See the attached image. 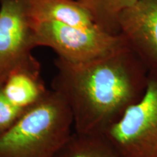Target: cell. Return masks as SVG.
<instances>
[{
	"label": "cell",
	"instance_id": "5",
	"mask_svg": "<svg viewBox=\"0 0 157 157\" xmlns=\"http://www.w3.org/2000/svg\"><path fill=\"white\" fill-rule=\"evenodd\" d=\"M33 31L22 0H0V84L34 58Z\"/></svg>",
	"mask_w": 157,
	"mask_h": 157
},
{
	"label": "cell",
	"instance_id": "2",
	"mask_svg": "<svg viewBox=\"0 0 157 157\" xmlns=\"http://www.w3.org/2000/svg\"><path fill=\"white\" fill-rule=\"evenodd\" d=\"M73 117L63 97H44L0 134V157H56L73 134Z\"/></svg>",
	"mask_w": 157,
	"mask_h": 157
},
{
	"label": "cell",
	"instance_id": "11",
	"mask_svg": "<svg viewBox=\"0 0 157 157\" xmlns=\"http://www.w3.org/2000/svg\"><path fill=\"white\" fill-rule=\"evenodd\" d=\"M25 111L15 106L7 99L0 84V134L7 130Z\"/></svg>",
	"mask_w": 157,
	"mask_h": 157
},
{
	"label": "cell",
	"instance_id": "6",
	"mask_svg": "<svg viewBox=\"0 0 157 157\" xmlns=\"http://www.w3.org/2000/svg\"><path fill=\"white\" fill-rule=\"evenodd\" d=\"M118 25L148 73L157 74V0H138L121 13Z\"/></svg>",
	"mask_w": 157,
	"mask_h": 157
},
{
	"label": "cell",
	"instance_id": "12",
	"mask_svg": "<svg viewBox=\"0 0 157 157\" xmlns=\"http://www.w3.org/2000/svg\"><path fill=\"white\" fill-rule=\"evenodd\" d=\"M154 157H157V152H156V154H155V156H154Z\"/></svg>",
	"mask_w": 157,
	"mask_h": 157
},
{
	"label": "cell",
	"instance_id": "3",
	"mask_svg": "<svg viewBox=\"0 0 157 157\" xmlns=\"http://www.w3.org/2000/svg\"><path fill=\"white\" fill-rule=\"evenodd\" d=\"M35 47H47L58 58L71 63H84L113 53L126 46L120 34L100 29L68 25L56 21L31 22Z\"/></svg>",
	"mask_w": 157,
	"mask_h": 157
},
{
	"label": "cell",
	"instance_id": "4",
	"mask_svg": "<svg viewBox=\"0 0 157 157\" xmlns=\"http://www.w3.org/2000/svg\"><path fill=\"white\" fill-rule=\"evenodd\" d=\"M124 157H154L157 152V74L148 73L138 101L101 135Z\"/></svg>",
	"mask_w": 157,
	"mask_h": 157
},
{
	"label": "cell",
	"instance_id": "8",
	"mask_svg": "<svg viewBox=\"0 0 157 157\" xmlns=\"http://www.w3.org/2000/svg\"><path fill=\"white\" fill-rule=\"evenodd\" d=\"M2 88L7 99L23 110L34 105L48 91L41 76L40 65L35 58L10 74Z\"/></svg>",
	"mask_w": 157,
	"mask_h": 157
},
{
	"label": "cell",
	"instance_id": "7",
	"mask_svg": "<svg viewBox=\"0 0 157 157\" xmlns=\"http://www.w3.org/2000/svg\"><path fill=\"white\" fill-rule=\"evenodd\" d=\"M22 2L31 22L56 21L72 26L100 29L89 11L77 0H22Z\"/></svg>",
	"mask_w": 157,
	"mask_h": 157
},
{
	"label": "cell",
	"instance_id": "1",
	"mask_svg": "<svg viewBox=\"0 0 157 157\" xmlns=\"http://www.w3.org/2000/svg\"><path fill=\"white\" fill-rule=\"evenodd\" d=\"M55 63L52 90L67 102L79 134L103 135L140 99L148 83V70L127 44L93 61L57 58Z\"/></svg>",
	"mask_w": 157,
	"mask_h": 157
},
{
	"label": "cell",
	"instance_id": "10",
	"mask_svg": "<svg viewBox=\"0 0 157 157\" xmlns=\"http://www.w3.org/2000/svg\"><path fill=\"white\" fill-rule=\"evenodd\" d=\"M93 16L103 31L119 34L118 21L120 15L138 0H77Z\"/></svg>",
	"mask_w": 157,
	"mask_h": 157
},
{
	"label": "cell",
	"instance_id": "9",
	"mask_svg": "<svg viewBox=\"0 0 157 157\" xmlns=\"http://www.w3.org/2000/svg\"><path fill=\"white\" fill-rule=\"evenodd\" d=\"M56 157H124L101 135L73 132Z\"/></svg>",
	"mask_w": 157,
	"mask_h": 157
}]
</instances>
